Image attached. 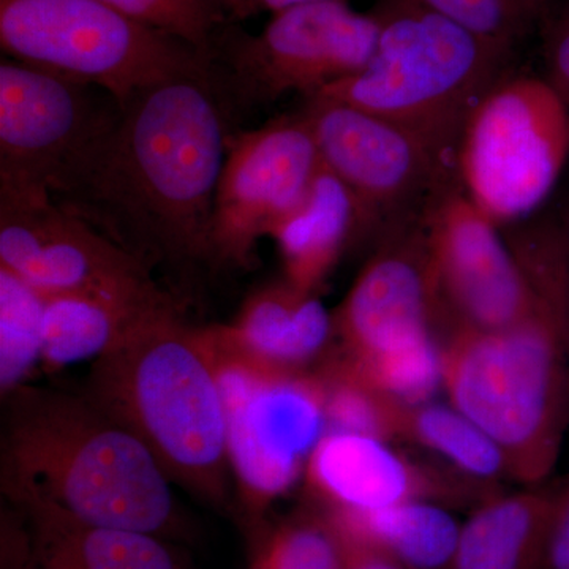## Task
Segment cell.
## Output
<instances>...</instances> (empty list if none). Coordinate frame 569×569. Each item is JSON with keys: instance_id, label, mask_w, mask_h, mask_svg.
Instances as JSON below:
<instances>
[{"instance_id": "obj_24", "label": "cell", "mask_w": 569, "mask_h": 569, "mask_svg": "<svg viewBox=\"0 0 569 569\" xmlns=\"http://www.w3.org/2000/svg\"><path fill=\"white\" fill-rule=\"evenodd\" d=\"M47 296L0 266V392L28 383L41 362Z\"/></svg>"}, {"instance_id": "obj_19", "label": "cell", "mask_w": 569, "mask_h": 569, "mask_svg": "<svg viewBox=\"0 0 569 569\" xmlns=\"http://www.w3.org/2000/svg\"><path fill=\"white\" fill-rule=\"evenodd\" d=\"M173 296L160 290L153 279L47 296L43 353L47 370L96 361L138 320Z\"/></svg>"}, {"instance_id": "obj_11", "label": "cell", "mask_w": 569, "mask_h": 569, "mask_svg": "<svg viewBox=\"0 0 569 569\" xmlns=\"http://www.w3.org/2000/svg\"><path fill=\"white\" fill-rule=\"evenodd\" d=\"M438 323L455 329L501 331L546 309H569L539 298L500 230L459 186L425 213Z\"/></svg>"}, {"instance_id": "obj_30", "label": "cell", "mask_w": 569, "mask_h": 569, "mask_svg": "<svg viewBox=\"0 0 569 569\" xmlns=\"http://www.w3.org/2000/svg\"><path fill=\"white\" fill-rule=\"evenodd\" d=\"M542 569H569V475L559 479L546 533Z\"/></svg>"}, {"instance_id": "obj_23", "label": "cell", "mask_w": 569, "mask_h": 569, "mask_svg": "<svg viewBox=\"0 0 569 569\" xmlns=\"http://www.w3.org/2000/svg\"><path fill=\"white\" fill-rule=\"evenodd\" d=\"M397 441L426 449L440 463L485 485L511 479L496 441L451 403H403Z\"/></svg>"}, {"instance_id": "obj_5", "label": "cell", "mask_w": 569, "mask_h": 569, "mask_svg": "<svg viewBox=\"0 0 569 569\" xmlns=\"http://www.w3.org/2000/svg\"><path fill=\"white\" fill-rule=\"evenodd\" d=\"M373 14L380 36L366 69L316 97L395 122L456 167L468 116L515 56L415 0H381Z\"/></svg>"}, {"instance_id": "obj_10", "label": "cell", "mask_w": 569, "mask_h": 569, "mask_svg": "<svg viewBox=\"0 0 569 569\" xmlns=\"http://www.w3.org/2000/svg\"><path fill=\"white\" fill-rule=\"evenodd\" d=\"M302 111L321 163L353 200L355 241H380L421 219L441 193L459 186L455 164L395 122L320 97L306 100Z\"/></svg>"}, {"instance_id": "obj_22", "label": "cell", "mask_w": 569, "mask_h": 569, "mask_svg": "<svg viewBox=\"0 0 569 569\" xmlns=\"http://www.w3.org/2000/svg\"><path fill=\"white\" fill-rule=\"evenodd\" d=\"M329 515L347 533L380 546L406 569H452L462 523L443 505L407 501Z\"/></svg>"}, {"instance_id": "obj_7", "label": "cell", "mask_w": 569, "mask_h": 569, "mask_svg": "<svg viewBox=\"0 0 569 569\" xmlns=\"http://www.w3.org/2000/svg\"><path fill=\"white\" fill-rule=\"evenodd\" d=\"M239 21L217 33L211 84L228 114L276 103L287 93L306 100L365 70L376 52L380 24L347 0L302 3L272 14L252 36Z\"/></svg>"}, {"instance_id": "obj_9", "label": "cell", "mask_w": 569, "mask_h": 569, "mask_svg": "<svg viewBox=\"0 0 569 569\" xmlns=\"http://www.w3.org/2000/svg\"><path fill=\"white\" fill-rule=\"evenodd\" d=\"M227 411L231 478L253 515L295 488L328 432L325 396L316 370L279 373L254 365L203 329Z\"/></svg>"}, {"instance_id": "obj_27", "label": "cell", "mask_w": 569, "mask_h": 569, "mask_svg": "<svg viewBox=\"0 0 569 569\" xmlns=\"http://www.w3.org/2000/svg\"><path fill=\"white\" fill-rule=\"evenodd\" d=\"M515 56L538 36L557 0H415Z\"/></svg>"}, {"instance_id": "obj_28", "label": "cell", "mask_w": 569, "mask_h": 569, "mask_svg": "<svg viewBox=\"0 0 569 569\" xmlns=\"http://www.w3.org/2000/svg\"><path fill=\"white\" fill-rule=\"evenodd\" d=\"M126 17L170 33L211 59L217 33L236 21L223 0H99Z\"/></svg>"}, {"instance_id": "obj_14", "label": "cell", "mask_w": 569, "mask_h": 569, "mask_svg": "<svg viewBox=\"0 0 569 569\" xmlns=\"http://www.w3.org/2000/svg\"><path fill=\"white\" fill-rule=\"evenodd\" d=\"M335 316L337 351L351 362L433 342L438 325L425 216L377 242Z\"/></svg>"}, {"instance_id": "obj_2", "label": "cell", "mask_w": 569, "mask_h": 569, "mask_svg": "<svg viewBox=\"0 0 569 569\" xmlns=\"http://www.w3.org/2000/svg\"><path fill=\"white\" fill-rule=\"evenodd\" d=\"M3 498H39L74 518L162 537L179 523L168 475L91 397L26 383L2 397Z\"/></svg>"}, {"instance_id": "obj_20", "label": "cell", "mask_w": 569, "mask_h": 569, "mask_svg": "<svg viewBox=\"0 0 569 569\" xmlns=\"http://www.w3.org/2000/svg\"><path fill=\"white\" fill-rule=\"evenodd\" d=\"M559 479L482 501L462 523L452 569H542Z\"/></svg>"}, {"instance_id": "obj_26", "label": "cell", "mask_w": 569, "mask_h": 569, "mask_svg": "<svg viewBox=\"0 0 569 569\" xmlns=\"http://www.w3.org/2000/svg\"><path fill=\"white\" fill-rule=\"evenodd\" d=\"M253 569H348V539L316 505L274 530Z\"/></svg>"}, {"instance_id": "obj_16", "label": "cell", "mask_w": 569, "mask_h": 569, "mask_svg": "<svg viewBox=\"0 0 569 569\" xmlns=\"http://www.w3.org/2000/svg\"><path fill=\"white\" fill-rule=\"evenodd\" d=\"M306 485L317 507L329 512H358L407 501L477 508L500 492L438 463L417 462L391 441L359 433L328 432L313 449Z\"/></svg>"}, {"instance_id": "obj_29", "label": "cell", "mask_w": 569, "mask_h": 569, "mask_svg": "<svg viewBox=\"0 0 569 569\" xmlns=\"http://www.w3.org/2000/svg\"><path fill=\"white\" fill-rule=\"evenodd\" d=\"M541 37L545 80L569 107V0H557L542 22Z\"/></svg>"}, {"instance_id": "obj_1", "label": "cell", "mask_w": 569, "mask_h": 569, "mask_svg": "<svg viewBox=\"0 0 569 569\" xmlns=\"http://www.w3.org/2000/svg\"><path fill=\"white\" fill-rule=\"evenodd\" d=\"M230 122L209 78L160 82L63 168L51 198L149 271L209 263Z\"/></svg>"}, {"instance_id": "obj_21", "label": "cell", "mask_w": 569, "mask_h": 569, "mask_svg": "<svg viewBox=\"0 0 569 569\" xmlns=\"http://www.w3.org/2000/svg\"><path fill=\"white\" fill-rule=\"evenodd\" d=\"M355 234L353 200L321 163L305 201L271 236L282 257L283 279L305 293L318 295Z\"/></svg>"}, {"instance_id": "obj_12", "label": "cell", "mask_w": 569, "mask_h": 569, "mask_svg": "<svg viewBox=\"0 0 569 569\" xmlns=\"http://www.w3.org/2000/svg\"><path fill=\"white\" fill-rule=\"evenodd\" d=\"M321 168L305 111L228 140L211 227V263L249 268L254 249L305 201Z\"/></svg>"}, {"instance_id": "obj_8", "label": "cell", "mask_w": 569, "mask_h": 569, "mask_svg": "<svg viewBox=\"0 0 569 569\" xmlns=\"http://www.w3.org/2000/svg\"><path fill=\"white\" fill-rule=\"evenodd\" d=\"M569 159V107L542 77H505L485 93L460 134L462 192L498 228L529 219Z\"/></svg>"}, {"instance_id": "obj_6", "label": "cell", "mask_w": 569, "mask_h": 569, "mask_svg": "<svg viewBox=\"0 0 569 569\" xmlns=\"http://www.w3.org/2000/svg\"><path fill=\"white\" fill-rule=\"evenodd\" d=\"M0 47L13 61L96 86L119 110L160 82L211 78V59L192 44L99 0H0Z\"/></svg>"}, {"instance_id": "obj_33", "label": "cell", "mask_w": 569, "mask_h": 569, "mask_svg": "<svg viewBox=\"0 0 569 569\" xmlns=\"http://www.w3.org/2000/svg\"><path fill=\"white\" fill-rule=\"evenodd\" d=\"M223 3L227 6V9L230 10L231 17H233L236 21H244L247 18L253 17L246 0H223Z\"/></svg>"}, {"instance_id": "obj_13", "label": "cell", "mask_w": 569, "mask_h": 569, "mask_svg": "<svg viewBox=\"0 0 569 569\" xmlns=\"http://www.w3.org/2000/svg\"><path fill=\"white\" fill-rule=\"evenodd\" d=\"M96 86L20 61L0 63V190L50 193L51 182L118 116Z\"/></svg>"}, {"instance_id": "obj_32", "label": "cell", "mask_w": 569, "mask_h": 569, "mask_svg": "<svg viewBox=\"0 0 569 569\" xmlns=\"http://www.w3.org/2000/svg\"><path fill=\"white\" fill-rule=\"evenodd\" d=\"M310 2H321V0H246L252 14L260 13V11H271L274 14L279 13V11L291 9V7Z\"/></svg>"}, {"instance_id": "obj_3", "label": "cell", "mask_w": 569, "mask_h": 569, "mask_svg": "<svg viewBox=\"0 0 569 569\" xmlns=\"http://www.w3.org/2000/svg\"><path fill=\"white\" fill-rule=\"evenodd\" d=\"M149 448L173 485L213 507L230 497L227 411L203 329L174 299L92 361L82 389Z\"/></svg>"}, {"instance_id": "obj_25", "label": "cell", "mask_w": 569, "mask_h": 569, "mask_svg": "<svg viewBox=\"0 0 569 569\" xmlns=\"http://www.w3.org/2000/svg\"><path fill=\"white\" fill-rule=\"evenodd\" d=\"M316 373L323 388L328 432L397 440L402 402L370 387L339 356L326 358Z\"/></svg>"}, {"instance_id": "obj_15", "label": "cell", "mask_w": 569, "mask_h": 569, "mask_svg": "<svg viewBox=\"0 0 569 569\" xmlns=\"http://www.w3.org/2000/svg\"><path fill=\"white\" fill-rule=\"evenodd\" d=\"M0 266L44 296L152 279L137 258L56 204L50 193L0 190Z\"/></svg>"}, {"instance_id": "obj_18", "label": "cell", "mask_w": 569, "mask_h": 569, "mask_svg": "<svg viewBox=\"0 0 569 569\" xmlns=\"http://www.w3.org/2000/svg\"><path fill=\"white\" fill-rule=\"evenodd\" d=\"M217 328L238 353L279 373L312 372L336 339L335 316L318 295L284 279L254 291L233 323Z\"/></svg>"}, {"instance_id": "obj_31", "label": "cell", "mask_w": 569, "mask_h": 569, "mask_svg": "<svg viewBox=\"0 0 569 569\" xmlns=\"http://www.w3.org/2000/svg\"><path fill=\"white\" fill-rule=\"evenodd\" d=\"M343 533L348 539V569H406L380 546L367 539L353 537L346 530Z\"/></svg>"}, {"instance_id": "obj_17", "label": "cell", "mask_w": 569, "mask_h": 569, "mask_svg": "<svg viewBox=\"0 0 569 569\" xmlns=\"http://www.w3.org/2000/svg\"><path fill=\"white\" fill-rule=\"evenodd\" d=\"M7 501L14 518L13 569H181L156 535L84 522L39 498Z\"/></svg>"}, {"instance_id": "obj_34", "label": "cell", "mask_w": 569, "mask_h": 569, "mask_svg": "<svg viewBox=\"0 0 569 569\" xmlns=\"http://www.w3.org/2000/svg\"><path fill=\"white\" fill-rule=\"evenodd\" d=\"M567 238H568V242H569V230H568V233H567Z\"/></svg>"}, {"instance_id": "obj_4", "label": "cell", "mask_w": 569, "mask_h": 569, "mask_svg": "<svg viewBox=\"0 0 569 569\" xmlns=\"http://www.w3.org/2000/svg\"><path fill=\"white\" fill-rule=\"evenodd\" d=\"M440 353L449 403L496 441L509 478L548 482L569 427V309L501 331L455 329Z\"/></svg>"}]
</instances>
